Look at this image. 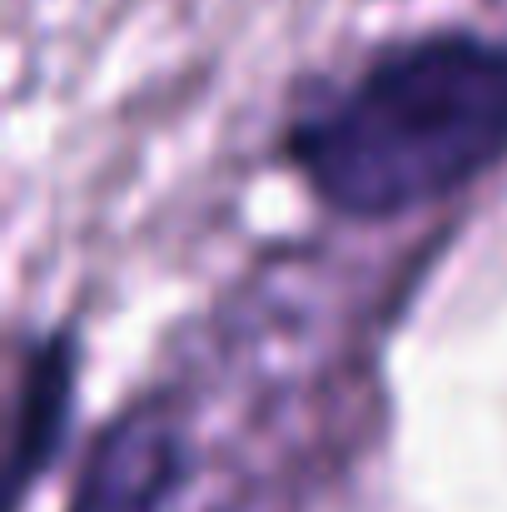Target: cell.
I'll list each match as a JSON object with an SVG mask.
<instances>
[{
	"label": "cell",
	"mask_w": 507,
	"mask_h": 512,
	"mask_svg": "<svg viewBox=\"0 0 507 512\" xmlns=\"http://www.w3.org/2000/svg\"><path fill=\"white\" fill-rule=\"evenodd\" d=\"M179 483L184 438L174 413L160 403H135L95 433L65 512H169Z\"/></svg>",
	"instance_id": "7a4b0ae2"
},
{
	"label": "cell",
	"mask_w": 507,
	"mask_h": 512,
	"mask_svg": "<svg viewBox=\"0 0 507 512\" xmlns=\"http://www.w3.org/2000/svg\"><path fill=\"white\" fill-rule=\"evenodd\" d=\"M70 398H75V343L70 334L35 339L30 358L20 363L15 383V413H10V503L25 498V488L55 463L65 423H70Z\"/></svg>",
	"instance_id": "3957f363"
},
{
	"label": "cell",
	"mask_w": 507,
	"mask_h": 512,
	"mask_svg": "<svg viewBox=\"0 0 507 512\" xmlns=\"http://www.w3.org/2000/svg\"><path fill=\"white\" fill-rule=\"evenodd\" d=\"M284 155L348 219L458 194L507 155V40L443 25L383 45L289 120Z\"/></svg>",
	"instance_id": "6da1fadb"
}]
</instances>
